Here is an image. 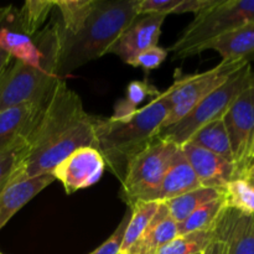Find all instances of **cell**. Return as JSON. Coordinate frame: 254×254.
I'll use <instances>...</instances> for the list:
<instances>
[{"mask_svg":"<svg viewBox=\"0 0 254 254\" xmlns=\"http://www.w3.org/2000/svg\"><path fill=\"white\" fill-rule=\"evenodd\" d=\"M55 6L52 0H27L22 7L15 11L17 25L29 36H35L40 31L47 16Z\"/></svg>","mask_w":254,"mask_h":254,"instance_id":"obj_24","label":"cell"},{"mask_svg":"<svg viewBox=\"0 0 254 254\" xmlns=\"http://www.w3.org/2000/svg\"><path fill=\"white\" fill-rule=\"evenodd\" d=\"M247 178H254V161L252 164L250 165V168L247 169V171H246V175Z\"/></svg>","mask_w":254,"mask_h":254,"instance_id":"obj_34","label":"cell"},{"mask_svg":"<svg viewBox=\"0 0 254 254\" xmlns=\"http://www.w3.org/2000/svg\"><path fill=\"white\" fill-rule=\"evenodd\" d=\"M227 207L248 216H254V178H238L225 188Z\"/></svg>","mask_w":254,"mask_h":254,"instance_id":"obj_25","label":"cell"},{"mask_svg":"<svg viewBox=\"0 0 254 254\" xmlns=\"http://www.w3.org/2000/svg\"><path fill=\"white\" fill-rule=\"evenodd\" d=\"M168 54L169 52L166 49H163L160 46H154L140 52L129 64L134 67H140L145 71H150V69L160 67V64L168 57Z\"/></svg>","mask_w":254,"mask_h":254,"instance_id":"obj_29","label":"cell"},{"mask_svg":"<svg viewBox=\"0 0 254 254\" xmlns=\"http://www.w3.org/2000/svg\"><path fill=\"white\" fill-rule=\"evenodd\" d=\"M223 122L232 149L236 179L243 178L247 171V154L254 131V82L233 102Z\"/></svg>","mask_w":254,"mask_h":254,"instance_id":"obj_9","label":"cell"},{"mask_svg":"<svg viewBox=\"0 0 254 254\" xmlns=\"http://www.w3.org/2000/svg\"><path fill=\"white\" fill-rule=\"evenodd\" d=\"M179 149L173 141L155 138L129 161L121 189L122 198L129 207L136 201H145L158 189Z\"/></svg>","mask_w":254,"mask_h":254,"instance_id":"obj_6","label":"cell"},{"mask_svg":"<svg viewBox=\"0 0 254 254\" xmlns=\"http://www.w3.org/2000/svg\"><path fill=\"white\" fill-rule=\"evenodd\" d=\"M160 92L148 83L146 81H133L129 83L127 88V98L123 99L126 104L130 108L136 109V107L141 103L148 97H158Z\"/></svg>","mask_w":254,"mask_h":254,"instance_id":"obj_28","label":"cell"},{"mask_svg":"<svg viewBox=\"0 0 254 254\" xmlns=\"http://www.w3.org/2000/svg\"><path fill=\"white\" fill-rule=\"evenodd\" d=\"M136 2L138 0H97L93 11L77 34H67L62 27L60 77L109 54L117 40L139 16Z\"/></svg>","mask_w":254,"mask_h":254,"instance_id":"obj_3","label":"cell"},{"mask_svg":"<svg viewBox=\"0 0 254 254\" xmlns=\"http://www.w3.org/2000/svg\"><path fill=\"white\" fill-rule=\"evenodd\" d=\"M246 62H222L203 73L178 77L166 91L170 102V111L161 124L160 130L178 123L188 116L201 101L215 89L222 86L235 72L242 68Z\"/></svg>","mask_w":254,"mask_h":254,"instance_id":"obj_8","label":"cell"},{"mask_svg":"<svg viewBox=\"0 0 254 254\" xmlns=\"http://www.w3.org/2000/svg\"><path fill=\"white\" fill-rule=\"evenodd\" d=\"M202 188H226L236 179L233 163L202 148L186 143L180 146Z\"/></svg>","mask_w":254,"mask_h":254,"instance_id":"obj_12","label":"cell"},{"mask_svg":"<svg viewBox=\"0 0 254 254\" xmlns=\"http://www.w3.org/2000/svg\"><path fill=\"white\" fill-rule=\"evenodd\" d=\"M213 233L216 240L225 243L227 254H254V216L226 207Z\"/></svg>","mask_w":254,"mask_h":254,"instance_id":"obj_13","label":"cell"},{"mask_svg":"<svg viewBox=\"0 0 254 254\" xmlns=\"http://www.w3.org/2000/svg\"><path fill=\"white\" fill-rule=\"evenodd\" d=\"M169 111V94L164 91L127 117H96V149L119 180H123L129 161L156 138Z\"/></svg>","mask_w":254,"mask_h":254,"instance_id":"obj_2","label":"cell"},{"mask_svg":"<svg viewBox=\"0 0 254 254\" xmlns=\"http://www.w3.org/2000/svg\"><path fill=\"white\" fill-rule=\"evenodd\" d=\"M251 22H254V0H217L210 9L195 15L168 52H173L174 60L195 56L216 37Z\"/></svg>","mask_w":254,"mask_h":254,"instance_id":"obj_4","label":"cell"},{"mask_svg":"<svg viewBox=\"0 0 254 254\" xmlns=\"http://www.w3.org/2000/svg\"><path fill=\"white\" fill-rule=\"evenodd\" d=\"M203 253V252H202ZM202 253H197V254H202Z\"/></svg>","mask_w":254,"mask_h":254,"instance_id":"obj_36","label":"cell"},{"mask_svg":"<svg viewBox=\"0 0 254 254\" xmlns=\"http://www.w3.org/2000/svg\"><path fill=\"white\" fill-rule=\"evenodd\" d=\"M165 17L166 15L161 14L139 15L117 40L109 54L117 55L129 64L140 52L158 46Z\"/></svg>","mask_w":254,"mask_h":254,"instance_id":"obj_11","label":"cell"},{"mask_svg":"<svg viewBox=\"0 0 254 254\" xmlns=\"http://www.w3.org/2000/svg\"><path fill=\"white\" fill-rule=\"evenodd\" d=\"M200 188L202 186L180 148L174 156L173 163L160 185L146 197L145 201L165 202Z\"/></svg>","mask_w":254,"mask_h":254,"instance_id":"obj_14","label":"cell"},{"mask_svg":"<svg viewBox=\"0 0 254 254\" xmlns=\"http://www.w3.org/2000/svg\"><path fill=\"white\" fill-rule=\"evenodd\" d=\"M188 143L211 151L233 163L232 149L223 118L203 126L191 136Z\"/></svg>","mask_w":254,"mask_h":254,"instance_id":"obj_19","label":"cell"},{"mask_svg":"<svg viewBox=\"0 0 254 254\" xmlns=\"http://www.w3.org/2000/svg\"><path fill=\"white\" fill-rule=\"evenodd\" d=\"M118 254H127V253H118Z\"/></svg>","mask_w":254,"mask_h":254,"instance_id":"obj_35","label":"cell"},{"mask_svg":"<svg viewBox=\"0 0 254 254\" xmlns=\"http://www.w3.org/2000/svg\"><path fill=\"white\" fill-rule=\"evenodd\" d=\"M0 10H1V7H0Z\"/></svg>","mask_w":254,"mask_h":254,"instance_id":"obj_37","label":"cell"},{"mask_svg":"<svg viewBox=\"0 0 254 254\" xmlns=\"http://www.w3.org/2000/svg\"><path fill=\"white\" fill-rule=\"evenodd\" d=\"M97 0H57L55 7L59 9L64 31L74 35L84 26L87 19L96 6Z\"/></svg>","mask_w":254,"mask_h":254,"instance_id":"obj_23","label":"cell"},{"mask_svg":"<svg viewBox=\"0 0 254 254\" xmlns=\"http://www.w3.org/2000/svg\"><path fill=\"white\" fill-rule=\"evenodd\" d=\"M160 202L155 201H136L130 206L131 215L124 233L123 243H122L121 253H127L129 248L140 238L144 231L148 228L154 216L158 212Z\"/></svg>","mask_w":254,"mask_h":254,"instance_id":"obj_22","label":"cell"},{"mask_svg":"<svg viewBox=\"0 0 254 254\" xmlns=\"http://www.w3.org/2000/svg\"><path fill=\"white\" fill-rule=\"evenodd\" d=\"M226 207H227V201L225 195L205 203L195 212L191 213L185 221L178 223L179 236L188 235L191 232L212 231Z\"/></svg>","mask_w":254,"mask_h":254,"instance_id":"obj_21","label":"cell"},{"mask_svg":"<svg viewBox=\"0 0 254 254\" xmlns=\"http://www.w3.org/2000/svg\"><path fill=\"white\" fill-rule=\"evenodd\" d=\"M202 254H227V248L226 245L221 241L215 240L205 251Z\"/></svg>","mask_w":254,"mask_h":254,"instance_id":"obj_32","label":"cell"},{"mask_svg":"<svg viewBox=\"0 0 254 254\" xmlns=\"http://www.w3.org/2000/svg\"><path fill=\"white\" fill-rule=\"evenodd\" d=\"M83 146L96 148V117L87 113L81 97L59 79L26 139V153L9 183L51 174L69 154Z\"/></svg>","mask_w":254,"mask_h":254,"instance_id":"obj_1","label":"cell"},{"mask_svg":"<svg viewBox=\"0 0 254 254\" xmlns=\"http://www.w3.org/2000/svg\"><path fill=\"white\" fill-rule=\"evenodd\" d=\"M254 82V72L251 64H245L242 68L232 74L222 86L208 94L201 101L188 116L174 126L159 131L156 138L173 141L181 146L190 140L191 136L206 124L217 119H222L233 102L240 94Z\"/></svg>","mask_w":254,"mask_h":254,"instance_id":"obj_5","label":"cell"},{"mask_svg":"<svg viewBox=\"0 0 254 254\" xmlns=\"http://www.w3.org/2000/svg\"><path fill=\"white\" fill-rule=\"evenodd\" d=\"M106 169L101 153L93 146H83L69 154L52 171L66 193H73L98 183Z\"/></svg>","mask_w":254,"mask_h":254,"instance_id":"obj_10","label":"cell"},{"mask_svg":"<svg viewBox=\"0 0 254 254\" xmlns=\"http://www.w3.org/2000/svg\"><path fill=\"white\" fill-rule=\"evenodd\" d=\"M45 103L22 104L0 111V149L11 146L29 138L39 121Z\"/></svg>","mask_w":254,"mask_h":254,"instance_id":"obj_15","label":"cell"},{"mask_svg":"<svg viewBox=\"0 0 254 254\" xmlns=\"http://www.w3.org/2000/svg\"><path fill=\"white\" fill-rule=\"evenodd\" d=\"M178 236V223L173 220L165 203L160 202L150 225L127 254H158L164 246Z\"/></svg>","mask_w":254,"mask_h":254,"instance_id":"obj_17","label":"cell"},{"mask_svg":"<svg viewBox=\"0 0 254 254\" xmlns=\"http://www.w3.org/2000/svg\"><path fill=\"white\" fill-rule=\"evenodd\" d=\"M26 153V140L0 149V193L9 184L10 178Z\"/></svg>","mask_w":254,"mask_h":254,"instance_id":"obj_27","label":"cell"},{"mask_svg":"<svg viewBox=\"0 0 254 254\" xmlns=\"http://www.w3.org/2000/svg\"><path fill=\"white\" fill-rule=\"evenodd\" d=\"M215 50L222 62H246L254 59V22L241 26L216 37L206 45L205 50Z\"/></svg>","mask_w":254,"mask_h":254,"instance_id":"obj_18","label":"cell"},{"mask_svg":"<svg viewBox=\"0 0 254 254\" xmlns=\"http://www.w3.org/2000/svg\"><path fill=\"white\" fill-rule=\"evenodd\" d=\"M6 10H7V6L1 7V10H0V22H1V20H2V17H4ZM11 60H12V57L10 56L7 52H5L1 47H0V76H1L2 72L5 71V68L9 66V64L11 62Z\"/></svg>","mask_w":254,"mask_h":254,"instance_id":"obj_31","label":"cell"},{"mask_svg":"<svg viewBox=\"0 0 254 254\" xmlns=\"http://www.w3.org/2000/svg\"><path fill=\"white\" fill-rule=\"evenodd\" d=\"M131 215V210L128 208L124 215V217L122 218L121 223L118 225L117 230L114 231L113 235L103 243V245L99 246L96 251H93L92 253L89 254H118L121 253V248H122V243H123V238H124V233H126L127 226H128L129 218H130Z\"/></svg>","mask_w":254,"mask_h":254,"instance_id":"obj_30","label":"cell"},{"mask_svg":"<svg viewBox=\"0 0 254 254\" xmlns=\"http://www.w3.org/2000/svg\"><path fill=\"white\" fill-rule=\"evenodd\" d=\"M254 161V131L252 139H251V144H250V149H248V154H247V169L250 168V165Z\"/></svg>","mask_w":254,"mask_h":254,"instance_id":"obj_33","label":"cell"},{"mask_svg":"<svg viewBox=\"0 0 254 254\" xmlns=\"http://www.w3.org/2000/svg\"><path fill=\"white\" fill-rule=\"evenodd\" d=\"M55 181L52 174L36 176L27 180L9 183L0 193V231L19 212L27 202L32 200L44 189Z\"/></svg>","mask_w":254,"mask_h":254,"instance_id":"obj_16","label":"cell"},{"mask_svg":"<svg viewBox=\"0 0 254 254\" xmlns=\"http://www.w3.org/2000/svg\"><path fill=\"white\" fill-rule=\"evenodd\" d=\"M223 195H225V188H200L163 203H165L168 207L173 220L176 223H180L185 221L191 213L195 212L198 207Z\"/></svg>","mask_w":254,"mask_h":254,"instance_id":"obj_20","label":"cell"},{"mask_svg":"<svg viewBox=\"0 0 254 254\" xmlns=\"http://www.w3.org/2000/svg\"><path fill=\"white\" fill-rule=\"evenodd\" d=\"M0 254H1V253H0Z\"/></svg>","mask_w":254,"mask_h":254,"instance_id":"obj_38","label":"cell"},{"mask_svg":"<svg viewBox=\"0 0 254 254\" xmlns=\"http://www.w3.org/2000/svg\"><path fill=\"white\" fill-rule=\"evenodd\" d=\"M212 231L181 235L164 246L158 254H197L202 253L215 241Z\"/></svg>","mask_w":254,"mask_h":254,"instance_id":"obj_26","label":"cell"},{"mask_svg":"<svg viewBox=\"0 0 254 254\" xmlns=\"http://www.w3.org/2000/svg\"><path fill=\"white\" fill-rule=\"evenodd\" d=\"M59 79L52 67H32L12 59L0 76V111L29 103L44 104Z\"/></svg>","mask_w":254,"mask_h":254,"instance_id":"obj_7","label":"cell"}]
</instances>
